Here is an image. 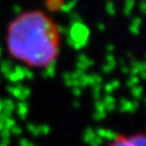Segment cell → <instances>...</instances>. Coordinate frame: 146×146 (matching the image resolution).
Here are the masks:
<instances>
[{
  "instance_id": "6da1fadb",
  "label": "cell",
  "mask_w": 146,
  "mask_h": 146,
  "mask_svg": "<svg viewBox=\"0 0 146 146\" xmlns=\"http://www.w3.org/2000/svg\"><path fill=\"white\" fill-rule=\"evenodd\" d=\"M8 55L20 64L35 70L52 67L60 56L62 35L56 21L39 8L17 13L5 31Z\"/></svg>"
},
{
  "instance_id": "7a4b0ae2",
  "label": "cell",
  "mask_w": 146,
  "mask_h": 146,
  "mask_svg": "<svg viewBox=\"0 0 146 146\" xmlns=\"http://www.w3.org/2000/svg\"><path fill=\"white\" fill-rule=\"evenodd\" d=\"M108 146H146V136L144 131L121 133L109 141Z\"/></svg>"
}]
</instances>
